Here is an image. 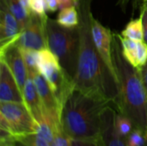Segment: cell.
<instances>
[{
	"instance_id": "cell-1",
	"label": "cell",
	"mask_w": 147,
	"mask_h": 146,
	"mask_svg": "<svg viewBox=\"0 0 147 146\" xmlns=\"http://www.w3.org/2000/svg\"><path fill=\"white\" fill-rule=\"evenodd\" d=\"M79 13V51L77 72L74 77L75 88L80 91L113 102L118 98V85L101 58L92 38L91 0H80Z\"/></svg>"
},
{
	"instance_id": "cell-2",
	"label": "cell",
	"mask_w": 147,
	"mask_h": 146,
	"mask_svg": "<svg viewBox=\"0 0 147 146\" xmlns=\"http://www.w3.org/2000/svg\"><path fill=\"white\" fill-rule=\"evenodd\" d=\"M113 60L118 77V113L127 117L138 128L147 133V93L141 70L133 66L124 57L121 41L113 34Z\"/></svg>"
},
{
	"instance_id": "cell-3",
	"label": "cell",
	"mask_w": 147,
	"mask_h": 146,
	"mask_svg": "<svg viewBox=\"0 0 147 146\" xmlns=\"http://www.w3.org/2000/svg\"><path fill=\"white\" fill-rule=\"evenodd\" d=\"M111 102L74 89L62 106L60 123L71 139H95L101 134L102 114Z\"/></svg>"
},
{
	"instance_id": "cell-4",
	"label": "cell",
	"mask_w": 147,
	"mask_h": 146,
	"mask_svg": "<svg viewBox=\"0 0 147 146\" xmlns=\"http://www.w3.org/2000/svg\"><path fill=\"white\" fill-rule=\"evenodd\" d=\"M46 33L48 49L57 57L65 71L74 79L79 51L78 28H65L56 20L47 17Z\"/></svg>"
},
{
	"instance_id": "cell-5",
	"label": "cell",
	"mask_w": 147,
	"mask_h": 146,
	"mask_svg": "<svg viewBox=\"0 0 147 146\" xmlns=\"http://www.w3.org/2000/svg\"><path fill=\"white\" fill-rule=\"evenodd\" d=\"M38 68L49 83L61 110L65 100L75 89L73 78L65 71L57 57L48 48L38 51Z\"/></svg>"
},
{
	"instance_id": "cell-6",
	"label": "cell",
	"mask_w": 147,
	"mask_h": 146,
	"mask_svg": "<svg viewBox=\"0 0 147 146\" xmlns=\"http://www.w3.org/2000/svg\"><path fill=\"white\" fill-rule=\"evenodd\" d=\"M36 122L24 105L18 102H0V130L15 138L35 133Z\"/></svg>"
},
{
	"instance_id": "cell-7",
	"label": "cell",
	"mask_w": 147,
	"mask_h": 146,
	"mask_svg": "<svg viewBox=\"0 0 147 146\" xmlns=\"http://www.w3.org/2000/svg\"><path fill=\"white\" fill-rule=\"evenodd\" d=\"M47 15H39L30 13L27 26L22 30L20 36L16 40L20 48L40 51L48 48L47 42L46 24Z\"/></svg>"
},
{
	"instance_id": "cell-8",
	"label": "cell",
	"mask_w": 147,
	"mask_h": 146,
	"mask_svg": "<svg viewBox=\"0 0 147 146\" xmlns=\"http://www.w3.org/2000/svg\"><path fill=\"white\" fill-rule=\"evenodd\" d=\"M91 33L94 44L107 68L118 85V77L113 60V33L94 16L91 20Z\"/></svg>"
},
{
	"instance_id": "cell-9",
	"label": "cell",
	"mask_w": 147,
	"mask_h": 146,
	"mask_svg": "<svg viewBox=\"0 0 147 146\" xmlns=\"http://www.w3.org/2000/svg\"><path fill=\"white\" fill-rule=\"evenodd\" d=\"M0 59L6 63L22 92L28 73L21 48L16 45V41L0 47Z\"/></svg>"
},
{
	"instance_id": "cell-10",
	"label": "cell",
	"mask_w": 147,
	"mask_h": 146,
	"mask_svg": "<svg viewBox=\"0 0 147 146\" xmlns=\"http://www.w3.org/2000/svg\"><path fill=\"white\" fill-rule=\"evenodd\" d=\"M34 83L37 89L38 94L41 100L45 114L55 124L61 125L60 123V107L53 94L49 83L45 77L39 72L33 77Z\"/></svg>"
},
{
	"instance_id": "cell-11",
	"label": "cell",
	"mask_w": 147,
	"mask_h": 146,
	"mask_svg": "<svg viewBox=\"0 0 147 146\" xmlns=\"http://www.w3.org/2000/svg\"><path fill=\"white\" fill-rule=\"evenodd\" d=\"M0 102L24 103L22 92L6 63L0 59Z\"/></svg>"
},
{
	"instance_id": "cell-12",
	"label": "cell",
	"mask_w": 147,
	"mask_h": 146,
	"mask_svg": "<svg viewBox=\"0 0 147 146\" xmlns=\"http://www.w3.org/2000/svg\"><path fill=\"white\" fill-rule=\"evenodd\" d=\"M116 114L109 105L102 112L100 138L103 146H127L125 139L119 135L115 127Z\"/></svg>"
},
{
	"instance_id": "cell-13",
	"label": "cell",
	"mask_w": 147,
	"mask_h": 146,
	"mask_svg": "<svg viewBox=\"0 0 147 146\" xmlns=\"http://www.w3.org/2000/svg\"><path fill=\"white\" fill-rule=\"evenodd\" d=\"M22 30L16 16L9 9L0 1V44L3 46L16 41Z\"/></svg>"
},
{
	"instance_id": "cell-14",
	"label": "cell",
	"mask_w": 147,
	"mask_h": 146,
	"mask_svg": "<svg viewBox=\"0 0 147 146\" xmlns=\"http://www.w3.org/2000/svg\"><path fill=\"white\" fill-rule=\"evenodd\" d=\"M24 105L31 114L36 124L40 122L45 117V112L33 77L28 75L22 89Z\"/></svg>"
},
{
	"instance_id": "cell-15",
	"label": "cell",
	"mask_w": 147,
	"mask_h": 146,
	"mask_svg": "<svg viewBox=\"0 0 147 146\" xmlns=\"http://www.w3.org/2000/svg\"><path fill=\"white\" fill-rule=\"evenodd\" d=\"M117 36L121 41V51L125 59L133 66L140 69L138 59V41L123 37L121 34H117Z\"/></svg>"
},
{
	"instance_id": "cell-16",
	"label": "cell",
	"mask_w": 147,
	"mask_h": 146,
	"mask_svg": "<svg viewBox=\"0 0 147 146\" xmlns=\"http://www.w3.org/2000/svg\"><path fill=\"white\" fill-rule=\"evenodd\" d=\"M0 1L3 2L9 9L11 13L16 16V18L19 22L21 30L24 29L28 24L31 12L28 11L22 6L20 0H0Z\"/></svg>"
},
{
	"instance_id": "cell-17",
	"label": "cell",
	"mask_w": 147,
	"mask_h": 146,
	"mask_svg": "<svg viewBox=\"0 0 147 146\" xmlns=\"http://www.w3.org/2000/svg\"><path fill=\"white\" fill-rule=\"evenodd\" d=\"M56 21L65 28H77L79 24V13L77 7L71 6L60 9Z\"/></svg>"
},
{
	"instance_id": "cell-18",
	"label": "cell",
	"mask_w": 147,
	"mask_h": 146,
	"mask_svg": "<svg viewBox=\"0 0 147 146\" xmlns=\"http://www.w3.org/2000/svg\"><path fill=\"white\" fill-rule=\"evenodd\" d=\"M123 37L134 40L135 41H143V25L141 17L131 20L121 31V34Z\"/></svg>"
},
{
	"instance_id": "cell-19",
	"label": "cell",
	"mask_w": 147,
	"mask_h": 146,
	"mask_svg": "<svg viewBox=\"0 0 147 146\" xmlns=\"http://www.w3.org/2000/svg\"><path fill=\"white\" fill-rule=\"evenodd\" d=\"M21 52H22L28 75L33 77L34 75L39 73L40 71L38 68V51L21 48Z\"/></svg>"
},
{
	"instance_id": "cell-20",
	"label": "cell",
	"mask_w": 147,
	"mask_h": 146,
	"mask_svg": "<svg viewBox=\"0 0 147 146\" xmlns=\"http://www.w3.org/2000/svg\"><path fill=\"white\" fill-rule=\"evenodd\" d=\"M115 127H116V130H117L119 135L124 139H127V137L131 133V132L134 128L132 121L127 117H126L125 115H123L120 113L116 114Z\"/></svg>"
},
{
	"instance_id": "cell-21",
	"label": "cell",
	"mask_w": 147,
	"mask_h": 146,
	"mask_svg": "<svg viewBox=\"0 0 147 146\" xmlns=\"http://www.w3.org/2000/svg\"><path fill=\"white\" fill-rule=\"evenodd\" d=\"M16 139L22 141L28 146H51L50 143H48L46 139H44L36 133L24 134Z\"/></svg>"
},
{
	"instance_id": "cell-22",
	"label": "cell",
	"mask_w": 147,
	"mask_h": 146,
	"mask_svg": "<svg viewBox=\"0 0 147 146\" xmlns=\"http://www.w3.org/2000/svg\"><path fill=\"white\" fill-rule=\"evenodd\" d=\"M125 142L127 146H145L146 142V133L138 128H134L125 139Z\"/></svg>"
},
{
	"instance_id": "cell-23",
	"label": "cell",
	"mask_w": 147,
	"mask_h": 146,
	"mask_svg": "<svg viewBox=\"0 0 147 146\" xmlns=\"http://www.w3.org/2000/svg\"><path fill=\"white\" fill-rule=\"evenodd\" d=\"M71 139H70L63 131L62 126H59L54 131V138L51 146H71Z\"/></svg>"
},
{
	"instance_id": "cell-24",
	"label": "cell",
	"mask_w": 147,
	"mask_h": 146,
	"mask_svg": "<svg viewBox=\"0 0 147 146\" xmlns=\"http://www.w3.org/2000/svg\"><path fill=\"white\" fill-rule=\"evenodd\" d=\"M0 146H28L22 141L18 140L7 132L1 130L0 133Z\"/></svg>"
},
{
	"instance_id": "cell-25",
	"label": "cell",
	"mask_w": 147,
	"mask_h": 146,
	"mask_svg": "<svg viewBox=\"0 0 147 146\" xmlns=\"http://www.w3.org/2000/svg\"><path fill=\"white\" fill-rule=\"evenodd\" d=\"M30 11L39 15H46L45 0H29Z\"/></svg>"
},
{
	"instance_id": "cell-26",
	"label": "cell",
	"mask_w": 147,
	"mask_h": 146,
	"mask_svg": "<svg viewBox=\"0 0 147 146\" xmlns=\"http://www.w3.org/2000/svg\"><path fill=\"white\" fill-rule=\"evenodd\" d=\"M71 146H103L101 138L95 139H71Z\"/></svg>"
},
{
	"instance_id": "cell-27",
	"label": "cell",
	"mask_w": 147,
	"mask_h": 146,
	"mask_svg": "<svg viewBox=\"0 0 147 146\" xmlns=\"http://www.w3.org/2000/svg\"><path fill=\"white\" fill-rule=\"evenodd\" d=\"M140 17L142 20V25H143V41L147 45V2H144L143 6L141 7V13Z\"/></svg>"
},
{
	"instance_id": "cell-28",
	"label": "cell",
	"mask_w": 147,
	"mask_h": 146,
	"mask_svg": "<svg viewBox=\"0 0 147 146\" xmlns=\"http://www.w3.org/2000/svg\"><path fill=\"white\" fill-rule=\"evenodd\" d=\"M129 3H132L133 7L134 9H137V7L141 8L143 6L144 0H119V2H118V5L121 6V8L122 9L123 11H126Z\"/></svg>"
},
{
	"instance_id": "cell-29",
	"label": "cell",
	"mask_w": 147,
	"mask_h": 146,
	"mask_svg": "<svg viewBox=\"0 0 147 146\" xmlns=\"http://www.w3.org/2000/svg\"><path fill=\"white\" fill-rule=\"evenodd\" d=\"M58 1H59V9H65L67 7H71V6L78 8L79 2H80V0H58Z\"/></svg>"
},
{
	"instance_id": "cell-30",
	"label": "cell",
	"mask_w": 147,
	"mask_h": 146,
	"mask_svg": "<svg viewBox=\"0 0 147 146\" xmlns=\"http://www.w3.org/2000/svg\"><path fill=\"white\" fill-rule=\"evenodd\" d=\"M46 9L49 12H55L59 9V1L58 0H45Z\"/></svg>"
},
{
	"instance_id": "cell-31",
	"label": "cell",
	"mask_w": 147,
	"mask_h": 146,
	"mask_svg": "<svg viewBox=\"0 0 147 146\" xmlns=\"http://www.w3.org/2000/svg\"><path fill=\"white\" fill-rule=\"evenodd\" d=\"M140 70H141V75H142L143 83H144V85H145V88H146V90L147 93V62Z\"/></svg>"
},
{
	"instance_id": "cell-32",
	"label": "cell",
	"mask_w": 147,
	"mask_h": 146,
	"mask_svg": "<svg viewBox=\"0 0 147 146\" xmlns=\"http://www.w3.org/2000/svg\"><path fill=\"white\" fill-rule=\"evenodd\" d=\"M20 2H21V3L22 4V6H23L28 11L31 12V11H30V9H29V0H20Z\"/></svg>"
},
{
	"instance_id": "cell-33",
	"label": "cell",
	"mask_w": 147,
	"mask_h": 146,
	"mask_svg": "<svg viewBox=\"0 0 147 146\" xmlns=\"http://www.w3.org/2000/svg\"><path fill=\"white\" fill-rule=\"evenodd\" d=\"M145 146H147V134H146V145H145Z\"/></svg>"
},
{
	"instance_id": "cell-34",
	"label": "cell",
	"mask_w": 147,
	"mask_h": 146,
	"mask_svg": "<svg viewBox=\"0 0 147 146\" xmlns=\"http://www.w3.org/2000/svg\"><path fill=\"white\" fill-rule=\"evenodd\" d=\"M145 1H146V2H147V0H144V2H145Z\"/></svg>"
},
{
	"instance_id": "cell-35",
	"label": "cell",
	"mask_w": 147,
	"mask_h": 146,
	"mask_svg": "<svg viewBox=\"0 0 147 146\" xmlns=\"http://www.w3.org/2000/svg\"><path fill=\"white\" fill-rule=\"evenodd\" d=\"M146 134H147V133H146Z\"/></svg>"
}]
</instances>
